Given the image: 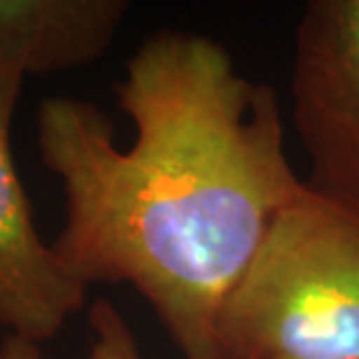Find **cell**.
Here are the masks:
<instances>
[{
    "label": "cell",
    "instance_id": "cell-1",
    "mask_svg": "<svg viewBox=\"0 0 359 359\" xmlns=\"http://www.w3.org/2000/svg\"><path fill=\"white\" fill-rule=\"evenodd\" d=\"M128 149L89 100L42 98L35 145L66 194L54 252L75 280L126 283L182 359H217V320L304 180L285 149L276 89L205 35L159 31L114 84Z\"/></svg>",
    "mask_w": 359,
    "mask_h": 359
},
{
    "label": "cell",
    "instance_id": "cell-2",
    "mask_svg": "<svg viewBox=\"0 0 359 359\" xmlns=\"http://www.w3.org/2000/svg\"><path fill=\"white\" fill-rule=\"evenodd\" d=\"M217 359H359V210L287 203L222 306Z\"/></svg>",
    "mask_w": 359,
    "mask_h": 359
},
{
    "label": "cell",
    "instance_id": "cell-3",
    "mask_svg": "<svg viewBox=\"0 0 359 359\" xmlns=\"http://www.w3.org/2000/svg\"><path fill=\"white\" fill-rule=\"evenodd\" d=\"M292 121L306 184L359 210V0H311L294 33Z\"/></svg>",
    "mask_w": 359,
    "mask_h": 359
},
{
    "label": "cell",
    "instance_id": "cell-4",
    "mask_svg": "<svg viewBox=\"0 0 359 359\" xmlns=\"http://www.w3.org/2000/svg\"><path fill=\"white\" fill-rule=\"evenodd\" d=\"M24 75L0 63V325L31 343L49 341L87 306V290L40 238L14 166L10 128Z\"/></svg>",
    "mask_w": 359,
    "mask_h": 359
},
{
    "label": "cell",
    "instance_id": "cell-5",
    "mask_svg": "<svg viewBox=\"0 0 359 359\" xmlns=\"http://www.w3.org/2000/svg\"><path fill=\"white\" fill-rule=\"evenodd\" d=\"M128 12L124 0H0V63L52 75L100 59Z\"/></svg>",
    "mask_w": 359,
    "mask_h": 359
},
{
    "label": "cell",
    "instance_id": "cell-6",
    "mask_svg": "<svg viewBox=\"0 0 359 359\" xmlns=\"http://www.w3.org/2000/svg\"><path fill=\"white\" fill-rule=\"evenodd\" d=\"M91 348L89 359H140L138 341L117 308L107 299H96L89 308ZM0 359H47L38 343L7 334L0 346Z\"/></svg>",
    "mask_w": 359,
    "mask_h": 359
}]
</instances>
